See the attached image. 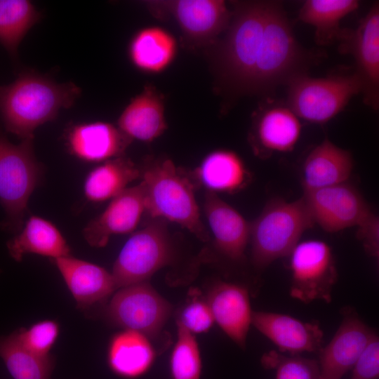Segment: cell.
<instances>
[{
    "label": "cell",
    "instance_id": "cell-1",
    "mask_svg": "<svg viewBox=\"0 0 379 379\" xmlns=\"http://www.w3.org/2000/svg\"><path fill=\"white\" fill-rule=\"evenodd\" d=\"M220 43L218 63L236 93L267 94L306 74L315 59L297 41L280 2L237 3Z\"/></svg>",
    "mask_w": 379,
    "mask_h": 379
},
{
    "label": "cell",
    "instance_id": "cell-2",
    "mask_svg": "<svg viewBox=\"0 0 379 379\" xmlns=\"http://www.w3.org/2000/svg\"><path fill=\"white\" fill-rule=\"evenodd\" d=\"M73 82L58 83L34 70H25L0 86V116L6 131L22 140L34 138L36 128L56 119L81 96Z\"/></svg>",
    "mask_w": 379,
    "mask_h": 379
},
{
    "label": "cell",
    "instance_id": "cell-3",
    "mask_svg": "<svg viewBox=\"0 0 379 379\" xmlns=\"http://www.w3.org/2000/svg\"><path fill=\"white\" fill-rule=\"evenodd\" d=\"M145 212L187 229L201 241L209 234L194 195V184L171 159L157 161L141 168Z\"/></svg>",
    "mask_w": 379,
    "mask_h": 379
},
{
    "label": "cell",
    "instance_id": "cell-4",
    "mask_svg": "<svg viewBox=\"0 0 379 379\" xmlns=\"http://www.w3.org/2000/svg\"><path fill=\"white\" fill-rule=\"evenodd\" d=\"M314 224L302 198L293 201L270 200L251 223L249 241L253 265L263 269L288 256L302 234Z\"/></svg>",
    "mask_w": 379,
    "mask_h": 379
},
{
    "label": "cell",
    "instance_id": "cell-5",
    "mask_svg": "<svg viewBox=\"0 0 379 379\" xmlns=\"http://www.w3.org/2000/svg\"><path fill=\"white\" fill-rule=\"evenodd\" d=\"M33 140L13 144L0 129V203L6 214L3 227L14 232L23 227L29 197L42 178Z\"/></svg>",
    "mask_w": 379,
    "mask_h": 379
},
{
    "label": "cell",
    "instance_id": "cell-6",
    "mask_svg": "<svg viewBox=\"0 0 379 379\" xmlns=\"http://www.w3.org/2000/svg\"><path fill=\"white\" fill-rule=\"evenodd\" d=\"M288 86V107L298 117L314 124L328 121L362 91L355 72L324 78L302 74L294 77Z\"/></svg>",
    "mask_w": 379,
    "mask_h": 379
},
{
    "label": "cell",
    "instance_id": "cell-7",
    "mask_svg": "<svg viewBox=\"0 0 379 379\" xmlns=\"http://www.w3.org/2000/svg\"><path fill=\"white\" fill-rule=\"evenodd\" d=\"M173 257L167 221L151 218L128 238L114 263L111 273L117 289L147 281L156 272L171 263Z\"/></svg>",
    "mask_w": 379,
    "mask_h": 379
},
{
    "label": "cell",
    "instance_id": "cell-8",
    "mask_svg": "<svg viewBox=\"0 0 379 379\" xmlns=\"http://www.w3.org/2000/svg\"><path fill=\"white\" fill-rule=\"evenodd\" d=\"M119 289L105 307L106 319L149 338L158 335L170 317L171 304L148 281Z\"/></svg>",
    "mask_w": 379,
    "mask_h": 379
},
{
    "label": "cell",
    "instance_id": "cell-9",
    "mask_svg": "<svg viewBox=\"0 0 379 379\" xmlns=\"http://www.w3.org/2000/svg\"><path fill=\"white\" fill-rule=\"evenodd\" d=\"M288 256L292 277L291 296L304 303L330 302L338 277L331 247L323 241L306 240L298 242Z\"/></svg>",
    "mask_w": 379,
    "mask_h": 379
},
{
    "label": "cell",
    "instance_id": "cell-10",
    "mask_svg": "<svg viewBox=\"0 0 379 379\" xmlns=\"http://www.w3.org/2000/svg\"><path fill=\"white\" fill-rule=\"evenodd\" d=\"M302 198L314 223L328 232L357 227L372 212L358 190L347 182L303 191Z\"/></svg>",
    "mask_w": 379,
    "mask_h": 379
},
{
    "label": "cell",
    "instance_id": "cell-11",
    "mask_svg": "<svg viewBox=\"0 0 379 379\" xmlns=\"http://www.w3.org/2000/svg\"><path fill=\"white\" fill-rule=\"evenodd\" d=\"M340 41L343 53L352 55L360 79L365 104L379 106V4L375 2L355 29H343Z\"/></svg>",
    "mask_w": 379,
    "mask_h": 379
},
{
    "label": "cell",
    "instance_id": "cell-12",
    "mask_svg": "<svg viewBox=\"0 0 379 379\" xmlns=\"http://www.w3.org/2000/svg\"><path fill=\"white\" fill-rule=\"evenodd\" d=\"M375 333L353 311L344 314L331 341L319 350V379H341Z\"/></svg>",
    "mask_w": 379,
    "mask_h": 379
},
{
    "label": "cell",
    "instance_id": "cell-13",
    "mask_svg": "<svg viewBox=\"0 0 379 379\" xmlns=\"http://www.w3.org/2000/svg\"><path fill=\"white\" fill-rule=\"evenodd\" d=\"M144 213L145 194L140 182L111 199L105 209L86 225L83 236L90 246L104 247L112 236L133 232Z\"/></svg>",
    "mask_w": 379,
    "mask_h": 379
},
{
    "label": "cell",
    "instance_id": "cell-14",
    "mask_svg": "<svg viewBox=\"0 0 379 379\" xmlns=\"http://www.w3.org/2000/svg\"><path fill=\"white\" fill-rule=\"evenodd\" d=\"M132 140L118 126L100 121L71 126L65 135L69 153L89 163L124 156Z\"/></svg>",
    "mask_w": 379,
    "mask_h": 379
},
{
    "label": "cell",
    "instance_id": "cell-15",
    "mask_svg": "<svg viewBox=\"0 0 379 379\" xmlns=\"http://www.w3.org/2000/svg\"><path fill=\"white\" fill-rule=\"evenodd\" d=\"M206 300L215 322L233 342L244 348L253 312L248 289L218 281L211 287Z\"/></svg>",
    "mask_w": 379,
    "mask_h": 379
},
{
    "label": "cell",
    "instance_id": "cell-16",
    "mask_svg": "<svg viewBox=\"0 0 379 379\" xmlns=\"http://www.w3.org/2000/svg\"><path fill=\"white\" fill-rule=\"evenodd\" d=\"M253 325L283 352L293 354L321 349L324 333L314 322H305L287 314L253 311Z\"/></svg>",
    "mask_w": 379,
    "mask_h": 379
},
{
    "label": "cell",
    "instance_id": "cell-17",
    "mask_svg": "<svg viewBox=\"0 0 379 379\" xmlns=\"http://www.w3.org/2000/svg\"><path fill=\"white\" fill-rule=\"evenodd\" d=\"M204 211L218 251L231 260H241L250 241L251 223L213 192H206Z\"/></svg>",
    "mask_w": 379,
    "mask_h": 379
},
{
    "label": "cell",
    "instance_id": "cell-18",
    "mask_svg": "<svg viewBox=\"0 0 379 379\" xmlns=\"http://www.w3.org/2000/svg\"><path fill=\"white\" fill-rule=\"evenodd\" d=\"M52 260L81 309L103 302L117 290L112 273L101 266L72 255Z\"/></svg>",
    "mask_w": 379,
    "mask_h": 379
},
{
    "label": "cell",
    "instance_id": "cell-19",
    "mask_svg": "<svg viewBox=\"0 0 379 379\" xmlns=\"http://www.w3.org/2000/svg\"><path fill=\"white\" fill-rule=\"evenodd\" d=\"M166 6L187 37L197 43H209L227 29L232 13L221 0H179Z\"/></svg>",
    "mask_w": 379,
    "mask_h": 379
},
{
    "label": "cell",
    "instance_id": "cell-20",
    "mask_svg": "<svg viewBox=\"0 0 379 379\" xmlns=\"http://www.w3.org/2000/svg\"><path fill=\"white\" fill-rule=\"evenodd\" d=\"M300 132V122L291 109L276 105L257 114L249 139L254 152L264 157L272 152L291 151Z\"/></svg>",
    "mask_w": 379,
    "mask_h": 379
},
{
    "label": "cell",
    "instance_id": "cell-21",
    "mask_svg": "<svg viewBox=\"0 0 379 379\" xmlns=\"http://www.w3.org/2000/svg\"><path fill=\"white\" fill-rule=\"evenodd\" d=\"M117 126L132 140L150 142L159 138L167 128L161 94L145 86L124 108Z\"/></svg>",
    "mask_w": 379,
    "mask_h": 379
},
{
    "label": "cell",
    "instance_id": "cell-22",
    "mask_svg": "<svg viewBox=\"0 0 379 379\" xmlns=\"http://www.w3.org/2000/svg\"><path fill=\"white\" fill-rule=\"evenodd\" d=\"M353 166L352 156L349 151L325 138L309 153L302 164L303 191L347 182Z\"/></svg>",
    "mask_w": 379,
    "mask_h": 379
},
{
    "label": "cell",
    "instance_id": "cell-23",
    "mask_svg": "<svg viewBox=\"0 0 379 379\" xmlns=\"http://www.w3.org/2000/svg\"><path fill=\"white\" fill-rule=\"evenodd\" d=\"M193 176L206 192L215 194L236 193L251 180L250 173L241 158L236 152L225 149L208 154L193 172Z\"/></svg>",
    "mask_w": 379,
    "mask_h": 379
},
{
    "label": "cell",
    "instance_id": "cell-24",
    "mask_svg": "<svg viewBox=\"0 0 379 379\" xmlns=\"http://www.w3.org/2000/svg\"><path fill=\"white\" fill-rule=\"evenodd\" d=\"M6 246L11 258L17 262L27 253L52 260L71 255V248L57 227L37 215L30 216L20 232L7 241Z\"/></svg>",
    "mask_w": 379,
    "mask_h": 379
},
{
    "label": "cell",
    "instance_id": "cell-25",
    "mask_svg": "<svg viewBox=\"0 0 379 379\" xmlns=\"http://www.w3.org/2000/svg\"><path fill=\"white\" fill-rule=\"evenodd\" d=\"M156 357L149 338L137 331L124 329L110 340L107 363L116 375L134 379L145 374Z\"/></svg>",
    "mask_w": 379,
    "mask_h": 379
},
{
    "label": "cell",
    "instance_id": "cell-26",
    "mask_svg": "<svg viewBox=\"0 0 379 379\" xmlns=\"http://www.w3.org/2000/svg\"><path fill=\"white\" fill-rule=\"evenodd\" d=\"M141 168L124 156L102 162L86 175L84 194L91 202L111 200L141 178Z\"/></svg>",
    "mask_w": 379,
    "mask_h": 379
},
{
    "label": "cell",
    "instance_id": "cell-27",
    "mask_svg": "<svg viewBox=\"0 0 379 379\" xmlns=\"http://www.w3.org/2000/svg\"><path fill=\"white\" fill-rule=\"evenodd\" d=\"M176 53L175 38L159 27H149L138 31L132 38L128 56L138 69L158 73L166 69Z\"/></svg>",
    "mask_w": 379,
    "mask_h": 379
},
{
    "label": "cell",
    "instance_id": "cell-28",
    "mask_svg": "<svg viewBox=\"0 0 379 379\" xmlns=\"http://www.w3.org/2000/svg\"><path fill=\"white\" fill-rule=\"evenodd\" d=\"M356 0H307L299 11V19L315 27V39L319 45L339 41L343 29L340 20L358 8Z\"/></svg>",
    "mask_w": 379,
    "mask_h": 379
},
{
    "label": "cell",
    "instance_id": "cell-29",
    "mask_svg": "<svg viewBox=\"0 0 379 379\" xmlns=\"http://www.w3.org/2000/svg\"><path fill=\"white\" fill-rule=\"evenodd\" d=\"M41 18L30 1L0 0V43L12 58H17L21 41Z\"/></svg>",
    "mask_w": 379,
    "mask_h": 379
},
{
    "label": "cell",
    "instance_id": "cell-30",
    "mask_svg": "<svg viewBox=\"0 0 379 379\" xmlns=\"http://www.w3.org/2000/svg\"><path fill=\"white\" fill-rule=\"evenodd\" d=\"M0 357L13 379H50L54 367L51 355L40 357L25 349L15 330L0 335Z\"/></svg>",
    "mask_w": 379,
    "mask_h": 379
},
{
    "label": "cell",
    "instance_id": "cell-31",
    "mask_svg": "<svg viewBox=\"0 0 379 379\" xmlns=\"http://www.w3.org/2000/svg\"><path fill=\"white\" fill-rule=\"evenodd\" d=\"M177 324V340L170 357L171 379H201V357L194 334Z\"/></svg>",
    "mask_w": 379,
    "mask_h": 379
},
{
    "label": "cell",
    "instance_id": "cell-32",
    "mask_svg": "<svg viewBox=\"0 0 379 379\" xmlns=\"http://www.w3.org/2000/svg\"><path fill=\"white\" fill-rule=\"evenodd\" d=\"M263 367L273 370L275 379H319L318 361L270 351L261 358Z\"/></svg>",
    "mask_w": 379,
    "mask_h": 379
},
{
    "label": "cell",
    "instance_id": "cell-33",
    "mask_svg": "<svg viewBox=\"0 0 379 379\" xmlns=\"http://www.w3.org/2000/svg\"><path fill=\"white\" fill-rule=\"evenodd\" d=\"M15 331L25 349L38 356L47 357L58 337L60 326L54 320L46 319L28 328H20Z\"/></svg>",
    "mask_w": 379,
    "mask_h": 379
},
{
    "label": "cell",
    "instance_id": "cell-34",
    "mask_svg": "<svg viewBox=\"0 0 379 379\" xmlns=\"http://www.w3.org/2000/svg\"><path fill=\"white\" fill-rule=\"evenodd\" d=\"M176 322L194 335L208 331L215 321L206 298L194 293L182 309Z\"/></svg>",
    "mask_w": 379,
    "mask_h": 379
},
{
    "label": "cell",
    "instance_id": "cell-35",
    "mask_svg": "<svg viewBox=\"0 0 379 379\" xmlns=\"http://www.w3.org/2000/svg\"><path fill=\"white\" fill-rule=\"evenodd\" d=\"M378 376L379 338L375 333L354 363L350 379H378Z\"/></svg>",
    "mask_w": 379,
    "mask_h": 379
},
{
    "label": "cell",
    "instance_id": "cell-36",
    "mask_svg": "<svg viewBox=\"0 0 379 379\" xmlns=\"http://www.w3.org/2000/svg\"><path fill=\"white\" fill-rule=\"evenodd\" d=\"M357 235L366 252L371 256L379 257V219L373 212L357 226Z\"/></svg>",
    "mask_w": 379,
    "mask_h": 379
},
{
    "label": "cell",
    "instance_id": "cell-37",
    "mask_svg": "<svg viewBox=\"0 0 379 379\" xmlns=\"http://www.w3.org/2000/svg\"><path fill=\"white\" fill-rule=\"evenodd\" d=\"M0 272H1V270H0Z\"/></svg>",
    "mask_w": 379,
    "mask_h": 379
}]
</instances>
